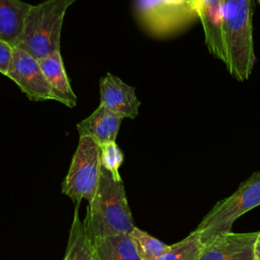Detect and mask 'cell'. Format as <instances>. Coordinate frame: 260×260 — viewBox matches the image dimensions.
<instances>
[{
    "label": "cell",
    "instance_id": "obj_1",
    "mask_svg": "<svg viewBox=\"0 0 260 260\" xmlns=\"http://www.w3.org/2000/svg\"><path fill=\"white\" fill-rule=\"evenodd\" d=\"M83 228L88 240L118 234H130L135 228L122 181H117L106 169L96 193L88 203Z\"/></svg>",
    "mask_w": 260,
    "mask_h": 260
},
{
    "label": "cell",
    "instance_id": "obj_2",
    "mask_svg": "<svg viewBox=\"0 0 260 260\" xmlns=\"http://www.w3.org/2000/svg\"><path fill=\"white\" fill-rule=\"evenodd\" d=\"M252 0H223L224 64L237 80L249 78L255 64Z\"/></svg>",
    "mask_w": 260,
    "mask_h": 260
},
{
    "label": "cell",
    "instance_id": "obj_3",
    "mask_svg": "<svg viewBox=\"0 0 260 260\" xmlns=\"http://www.w3.org/2000/svg\"><path fill=\"white\" fill-rule=\"evenodd\" d=\"M76 0H46L31 5L17 48L38 60L61 51V30L68 7Z\"/></svg>",
    "mask_w": 260,
    "mask_h": 260
},
{
    "label": "cell",
    "instance_id": "obj_4",
    "mask_svg": "<svg viewBox=\"0 0 260 260\" xmlns=\"http://www.w3.org/2000/svg\"><path fill=\"white\" fill-rule=\"evenodd\" d=\"M260 205V171L243 182L229 197L218 201L203 217L196 233L202 244L212 238L232 232L234 222L249 210Z\"/></svg>",
    "mask_w": 260,
    "mask_h": 260
},
{
    "label": "cell",
    "instance_id": "obj_5",
    "mask_svg": "<svg viewBox=\"0 0 260 260\" xmlns=\"http://www.w3.org/2000/svg\"><path fill=\"white\" fill-rule=\"evenodd\" d=\"M102 169L100 144L91 137H79L68 173L61 185L62 193L75 205H80L83 199L89 203L96 193Z\"/></svg>",
    "mask_w": 260,
    "mask_h": 260
},
{
    "label": "cell",
    "instance_id": "obj_6",
    "mask_svg": "<svg viewBox=\"0 0 260 260\" xmlns=\"http://www.w3.org/2000/svg\"><path fill=\"white\" fill-rule=\"evenodd\" d=\"M137 13L155 36L177 32L198 18L194 0H137Z\"/></svg>",
    "mask_w": 260,
    "mask_h": 260
},
{
    "label": "cell",
    "instance_id": "obj_7",
    "mask_svg": "<svg viewBox=\"0 0 260 260\" xmlns=\"http://www.w3.org/2000/svg\"><path fill=\"white\" fill-rule=\"evenodd\" d=\"M31 101L53 100V94L40 65V61L25 51L14 47L12 61L6 75Z\"/></svg>",
    "mask_w": 260,
    "mask_h": 260
},
{
    "label": "cell",
    "instance_id": "obj_8",
    "mask_svg": "<svg viewBox=\"0 0 260 260\" xmlns=\"http://www.w3.org/2000/svg\"><path fill=\"white\" fill-rule=\"evenodd\" d=\"M256 233H225L203 244L197 260H255Z\"/></svg>",
    "mask_w": 260,
    "mask_h": 260
},
{
    "label": "cell",
    "instance_id": "obj_9",
    "mask_svg": "<svg viewBox=\"0 0 260 260\" xmlns=\"http://www.w3.org/2000/svg\"><path fill=\"white\" fill-rule=\"evenodd\" d=\"M101 106L124 118L135 119L138 115L140 101L135 88L122 81L118 76L107 73L100 81Z\"/></svg>",
    "mask_w": 260,
    "mask_h": 260
},
{
    "label": "cell",
    "instance_id": "obj_10",
    "mask_svg": "<svg viewBox=\"0 0 260 260\" xmlns=\"http://www.w3.org/2000/svg\"><path fill=\"white\" fill-rule=\"evenodd\" d=\"M197 16L204 30L205 45L214 57L224 62L222 43L223 0H194Z\"/></svg>",
    "mask_w": 260,
    "mask_h": 260
},
{
    "label": "cell",
    "instance_id": "obj_11",
    "mask_svg": "<svg viewBox=\"0 0 260 260\" xmlns=\"http://www.w3.org/2000/svg\"><path fill=\"white\" fill-rule=\"evenodd\" d=\"M122 120L121 116L100 105L91 115L80 121L76 128L79 137H91L101 145L116 141Z\"/></svg>",
    "mask_w": 260,
    "mask_h": 260
},
{
    "label": "cell",
    "instance_id": "obj_12",
    "mask_svg": "<svg viewBox=\"0 0 260 260\" xmlns=\"http://www.w3.org/2000/svg\"><path fill=\"white\" fill-rule=\"evenodd\" d=\"M39 61L53 94L54 101L59 102L69 108L75 107L77 98L72 90L70 81L67 77L61 51H58Z\"/></svg>",
    "mask_w": 260,
    "mask_h": 260
},
{
    "label": "cell",
    "instance_id": "obj_13",
    "mask_svg": "<svg viewBox=\"0 0 260 260\" xmlns=\"http://www.w3.org/2000/svg\"><path fill=\"white\" fill-rule=\"evenodd\" d=\"M90 244L95 260H141L129 234L96 238Z\"/></svg>",
    "mask_w": 260,
    "mask_h": 260
},
{
    "label": "cell",
    "instance_id": "obj_14",
    "mask_svg": "<svg viewBox=\"0 0 260 260\" xmlns=\"http://www.w3.org/2000/svg\"><path fill=\"white\" fill-rule=\"evenodd\" d=\"M31 4L21 0H0V39L17 47L24 18Z\"/></svg>",
    "mask_w": 260,
    "mask_h": 260
},
{
    "label": "cell",
    "instance_id": "obj_15",
    "mask_svg": "<svg viewBox=\"0 0 260 260\" xmlns=\"http://www.w3.org/2000/svg\"><path fill=\"white\" fill-rule=\"evenodd\" d=\"M63 260H95L91 244L83 228V222L79 218V205H75Z\"/></svg>",
    "mask_w": 260,
    "mask_h": 260
},
{
    "label": "cell",
    "instance_id": "obj_16",
    "mask_svg": "<svg viewBox=\"0 0 260 260\" xmlns=\"http://www.w3.org/2000/svg\"><path fill=\"white\" fill-rule=\"evenodd\" d=\"M141 260H155L164 255L171 245H167L148 233L135 226L129 234Z\"/></svg>",
    "mask_w": 260,
    "mask_h": 260
},
{
    "label": "cell",
    "instance_id": "obj_17",
    "mask_svg": "<svg viewBox=\"0 0 260 260\" xmlns=\"http://www.w3.org/2000/svg\"><path fill=\"white\" fill-rule=\"evenodd\" d=\"M202 246L199 234L193 231L182 241L171 245L170 249L155 260H197Z\"/></svg>",
    "mask_w": 260,
    "mask_h": 260
},
{
    "label": "cell",
    "instance_id": "obj_18",
    "mask_svg": "<svg viewBox=\"0 0 260 260\" xmlns=\"http://www.w3.org/2000/svg\"><path fill=\"white\" fill-rule=\"evenodd\" d=\"M101 162L102 167L109 171L113 178L117 181H122L119 174V169L123 162V152L117 145L116 141L101 144Z\"/></svg>",
    "mask_w": 260,
    "mask_h": 260
},
{
    "label": "cell",
    "instance_id": "obj_19",
    "mask_svg": "<svg viewBox=\"0 0 260 260\" xmlns=\"http://www.w3.org/2000/svg\"><path fill=\"white\" fill-rule=\"evenodd\" d=\"M13 51L14 47L0 39V73L4 74L5 76L8 73L12 61Z\"/></svg>",
    "mask_w": 260,
    "mask_h": 260
},
{
    "label": "cell",
    "instance_id": "obj_20",
    "mask_svg": "<svg viewBox=\"0 0 260 260\" xmlns=\"http://www.w3.org/2000/svg\"><path fill=\"white\" fill-rule=\"evenodd\" d=\"M254 255H255V260H260V232H258V236L255 241Z\"/></svg>",
    "mask_w": 260,
    "mask_h": 260
},
{
    "label": "cell",
    "instance_id": "obj_21",
    "mask_svg": "<svg viewBox=\"0 0 260 260\" xmlns=\"http://www.w3.org/2000/svg\"><path fill=\"white\" fill-rule=\"evenodd\" d=\"M258 2H259V4H260V0H258Z\"/></svg>",
    "mask_w": 260,
    "mask_h": 260
}]
</instances>
